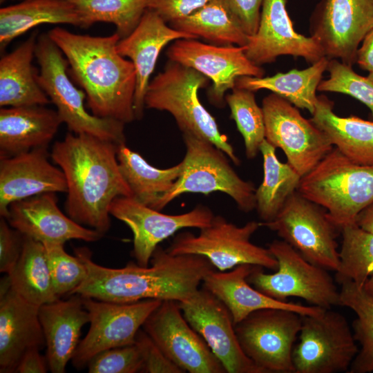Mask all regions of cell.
Listing matches in <instances>:
<instances>
[{"mask_svg": "<svg viewBox=\"0 0 373 373\" xmlns=\"http://www.w3.org/2000/svg\"><path fill=\"white\" fill-rule=\"evenodd\" d=\"M49 370L46 356L37 348L27 350L21 356L15 373H46Z\"/></svg>", "mask_w": 373, "mask_h": 373, "instance_id": "47", "label": "cell"}, {"mask_svg": "<svg viewBox=\"0 0 373 373\" xmlns=\"http://www.w3.org/2000/svg\"><path fill=\"white\" fill-rule=\"evenodd\" d=\"M262 108L265 140L283 151L287 163L301 177L334 149L325 133L283 97L270 93L263 98Z\"/></svg>", "mask_w": 373, "mask_h": 373, "instance_id": "13", "label": "cell"}, {"mask_svg": "<svg viewBox=\"0 0 373 373\" xmlns=\"http://www.w3.org/2000/svg\"><path fill=\"white\" fill-rule=\"evenodd\" d=\"M48 35L66 58L70 73L86 95L92 114L124 124L135 119L136 73L131 61L122 57L117 33L90 36L57 26Z\"/></svg>", "mask_w": 373, "mask_h": 373, "instance_id": "3", "label": "cell"}, {"mask_svg": "<svg viewBox=\"0 0 373 373\" xmlns=\"http://www.w3.org/2000/svg\"><path fill=\"white\" fill-rule=\"evenodd\" d=\"M207 84V77L198 71L170 61L164 70L150 81L145 106L169 112L183 133L211 142L233 164L239 165L240 161L233 146L199 99L198 90Z\"/></svg>", "mask_w": 373, "mask_h": 373, "instance_id": "5", "label": "cell"}, {"mask_svg": "<svg viewBox=\"0 0 373 373\" xmlns=\"http://www.w3.org/2000/svg\"><path fill=\"white\" fill-rule=\"evenodd\" d=\"M340 285L341 305L349 307L356 314L352 323L353 334L361 346L347 372H373V297L363 286L351 280Z\"/></svg>", "mask_w": 373, "mask_h": 373, "instance_id": "36", "label": "cell"}, {"mask_svg": "<svg viewBox=\"0 0 373 373\" xmlns=\"http://www.w3.org/2000/svg\"><path fill=\"white\" fill-rule=\"evenodd\" d=\"M170 24L178 30L218 46H246L249 39L220 0H212L190 15Z\"/></svg>", "mask_w": 373, "mask_h": 373, "instance_id": "35", "label": "cell"}, {"mask_svg": "<svg viewBox=\"0 0 373 373\" xmlns=\"http://www.w3.org/2000/svg\"><path fill=\"white\" fill-rule=\"evenodd\" d=\"M74 251L86 266L88 275L71 295L110 302L146 299L180 302L192 296L206 274L214 269L202 256L173 255L159 245L147 267L131 261L122 268L106 267L93 262L87 248Z\"/></svg>", "mask_w": 373, "mask_h": 373, "instance_id": "1", "label": "cell"}, {"mask_svg": "<svg viewBox=\"0 0 373 373\" xmlns=\"http://www.w3.org/2000/svg\"><path fill=\"white\" fill-rule=\"evenodd\" d=\"M260 227L256 221L237 226L222 216L214 215L210 224L200 229L198 235L179 233L166 250L173 255L202 256L221 271L243 264L276 271L278 262L269 249L251 242V237Z\"/></svg>", "mask_w": 373, "mask_h": 373, "instance_id": "9", "label": "cell"}, {"mask_svg": "<svg viewBox=\"0 0 373 373\" xmlns=\"http://www.w3.org/2000/svg\"><path fill=\"white\" fill-rule=\"evenodd\" d=\"M328 62L329 59L323 57L303 70L293 69L269 77H240L236 82V87L253 92L269 90L298 108L307 110L312 114L318 101L316 90Z\"/></svg>", "mask_w": 373, "mask_h": 373, "instance_id": "31", "label": "cell"}, {"mask_svg": "<svg viewBox=\"0 0 373 373\" xmlns=\"http://www.w3.org/2000/svg\"><path fill=\"white\" fill-rule=\"evenodd\" d=\"M309 28L325 57L352 66L360 44L373 29V0H321Z\"/></svg>", "mask_w": 373, "mask_h": 373, "instance_id": "15", "label": "cell"}, {"mask_svg": "<svg viewBox=\"0 0 373 373\" xmlns=\"http://www.w3.org/2000/svg\"><path fill=\"white\" fill-rule=\"evenodd\" d=\"M186 153L182 171L171 189L159 200L161 211L179 195L192 193L208 195L222 192L230 196L245 213L256 209V187L242 180L230 165L227 156L211 142L183 133Z\"/></svg>", "mask_w": 373, "mask_h": 373, "instance_id": "7", "label": "cell"}, {"mask_svg": "<svg viewBox=\"0 0 373 373\" xmlns=\"http://www.w3.org/2000/svg\"><path fill=\"white\" fill-rule=\"evenodd\" d=\"M263 179L256 190V209L261 222L273 220L299 186L301 176L287 162H281L276 148L266 140L260 145Z\"/></svg>", "mask_w": 373, "mask_h": 373, "instance_id": "34", "label": "cell"}, {"mask_svg": "<svg viewBox=\"0 0 373 373\" xmlns=\"http://www.w3.org/2000/svg\"><path fill=\"white\" fill-rule=\"evenodd\" d=\"M302 316L280 308L251 312L235 324L241 348L264 373H295L292 352Z\"/></svg>", "mask_w": 373, "mask_h": 373, "instance_id": "12", "label": "cell"}, {"mask_svg": "<svg viewBox=\"0 0 373 373\" xmlns=\"http://www.w3.org/2000/svg\"><path fill=\"white\" fill-rule=\"evenodd\" d=\"M89 373H137L141 372L142 358L134 343L104 350L88 363Z\"/></svg>", "mask_w": 373, "mask_h": 373, "instance_id": "42", "label": "cell"}, {"mask_svg": "<svg viewBox=\"0 0 373 373\" xmlns=\"http://www.w3.org/2000/svg\"><path fill=\"white\" fill-rule=\"evenodd\" d=\"M333 107V102L326 97L318 96L311 121L350 161L373 166V122L356 116L340 117Z\"/></svg>", "mask_w": 373, "mask_h": 373, "instance_id": "29", "label": "cell"}, {"mask_svg": "<svg viewBox=\"0 0 373 373\" xmlns=\"http://www.w3.org/2000/svg\"><path fill=\"white\" fill-rule=\"evenodd\" d=\"M327 70L329 78L321 81L317 90L343 93L356 99L370 109L373 118V82L336 59H329Z\"/></svg>", "mask_w": 373, "mask_h": 373, "instance_id": "41", "label": "cell"}, {"mask_svg": "<svg viewBox=\"0 0 373 373\" xmlns=\"http://www.w3.org/2000/svg\"><path fill=\"white\" fill-rule=\"evenodd\" d=\"M253 266L243 264L224 271L213 269L206 274L202 281V287L228 308L234 324L251 312L265 308L285 309L302 316H316L325 310L317 306L280 301L260 292L247 280Z\"/></svg>", "mask_w": 373, "mask_h": 373, "instance_id": "25", "label": "cell"}, {"mask_svg": "<svg viewBox=\"0 0 373 373\" xmlns=\"http://www.w3.org/2000/svg\"><path fill=\"white\" fill-rule=\"evenodd\" d=\"M25 236L12 228L5 218L0 220V271L8 274L19 260Z\"/></svg>", "mask_w": 373, "mask_h": 373, "instance_id": "44", "label": "cell"}, {"mask_svg": "<svg viewBox=\"0 0 373 373\" xmlns=\"http://www.w3.org/2000/svg\"><path fill=\"white\" fill-rule=\"evenodd\" d=\"M35 56L39 66L37 80L70 132L93 135L118 145L126 142L124 123L86 111V93L69 78L68 61L48 33L38 36Z\"/></svg>", "mask_w": 373, "mask_h": 373, "instance_id": "6", "label": "cell"}, {"mask_svg": "<svg viewBox=\"0 0 373 373\" xmlns=\"http://www.w3.org/2000/svg\"><path fill=\"white\" fill-rule=\"evenodd\" d=\"M179 39L197 38L168 26L157 12L148 8L135 29L118 41V52L129 58L135 70V119L143 116L145 95L160 52L169 42Z\"/></svg>", "mask_w": 373, "mask_h": 373, "instance_id": "24", "label": "cell"}, {"mask_svg": "<svg viewBox=\"0 0 373 373\" xmlns=\"http://www.w3.org/2000/svg\"><path fill=\"white\" fill-rule=\"evenodd\" d=\"M82 297L89 314L90 326L71 360L77 370L84 368L94 356L104 350L134 344L137 332L162 302L146 299L117 303Z\"/></svg>", "mask_w": 373, "mask_h": 373, "instance_id": "14", "label": "cell"}, {"mask_svg": "<svg viewBox=\"0 0 373 373\" xmlns=\"http://www.w3.org/2000/svg\"><path fill=\"white\" fill-rule=\"evenodd\" d=\"M47 148L0 158L1 217L7 216L14 202L45 193L67 192L64 173L50 163Z\"/></svg>", "mask_w": 373, "mask_h": 373, "instance_id": "21", "label": "cell"}, {"mask_svg": "<svg viewBox=\"0 0 373 373\" xmlns=\"http://www.w3.org/2000/svg\"><path fill=\"white\" fill-rule=\"evenodd\" d=\"M246 46L207 44L195 39H179L170 46L166 55L170 61L191 68L212 82L211 99L223 104L226 91L236 87L238 78L262 77L265 70L245 54Z\"/></svg>", "mask_w": 373, "mask_h": 373, "instance_id": "19", "label": "cell"}, {"mask_svg": "<svg viewBox=\"0 0 373 373\" xmlns=\"http://www.w3.org/2000/svg\"><path fill=\"white\" fill-rule=\"evenodd\" d=\"M212 0H150L149 9L166 23L184 18Z\"/></svg>", "mask_w": 373, "mask_h": 373, "instance_id": "46", "label": "cell"}, {"mask_svg": "<svg viewBox=\"0 0 373 373\" xmlns=\"http://www.w3.org/2000/svg\"><path fill=\"white\" fill-rule=\"evenodd\" d=\"M44 347L39 307L20 297L4 276L0 283V372L15 373L27 350Z\"/></svg>", "mask_w": 373, "mask_h": 373, "instance_id": "23", "label": "cell"}, {"mask_svg": "<svg viewBox=\"0 0 373 373\" xmlns=\"http://www.w3.org/2000/svg\"><path fill=\"white\" fill-rule=\"evenodd\" d=\"M142 329L184 372L227 373L202 337L186 320L178 301L163 300Z\"/></svg>", "mask_w": 373, "mask_h": 373, "instance_id": "16", "label": "cell"}, {"mask_svg": "<svg viewBox=\"0 0 373 373\" xmlns=\"http://www.w3.org/2000/svg\"><path fill=\"white\" fill-rule=\"evenodd\" d=\"M287 0H263L256 33L249 37L247 57L256 65L274 62L278 57H300L312 64L325 57L317 41L298 33L286 9Z\"/></svg>", "mask_w": 373, "mask_h": 373, "instance_id": "20", "label": "cell"}, {"mask_svg": "<svg viewBox=\"0 0 373 373\" xmlns=\"http://www.w3.org/2000/svg\"><path fill=\"white\" fill-rule=\"evenodd\" d=\"M77 10L82 27L96 22H107L116 26L121 39L128 36L148 9L150 0H67Z\"/></svg>", "mask_w": 373, "mask_h": 373, "instance_id": "37", "label": "cell"}, {"mask_svg": "<svg viewBox=\"0 0 373 373\" xmlns=\"http://www.w3.org/2000/svg\"><path fill=\"white\" fill-rule=\"evenodd\" d=\"M8 276L12 289L23 300L39 307L57 299L44 245L26 236L21 254Z\"/></svg>", "mask_w": 373, "mask_h": 373, "instance_id": "32", "label": "cell"}, {"mask_svg": "<svg viewBox=\"0 0 373 373\" xmlns=\"http://www.w3.org/2000/svg\"><path fill=\"white\" fill-rule=\"evenodd\" d=\"M37 34L34 32L0 60V106H45L50 100L37 80L32 66Z\"/></svg>", "mask_w": 373, "mask_h": 373, "instance_id": "28", "label": "cell"}, {"mask_svg": "<svg viewBox=\"0 0 373 373\" xmlns=\"http://www.w3.org/2000/svg\"><path fill=\"white\" fill-rule=\"evenodd\" d=\"M356 64L368 73L373 70V29L365 36L358 50Z\"/></svg>", "mask_w": 373, "mask_h": 373, "instance_id": "48", "label": "cell"}, {"mask_svg": "<svg viewBox=\"0 0 373 373\" xmlns=\"http://www.w3.org/2000/svg\"><path fill=\"white\" fill-rule=\"evenodd\" d=\"M178 303L186 320L202 337L227 373H264L243 352L233 317L216 296L202 287Z\"/></svg>", "mask_w": 373, "mask_h": 373, "instance_id": "18", "label": "cell"}, {"mask_svg": "<svg viewBox=\"0 0 373 373\" xmlns=\"http://www.w3.org/2000/svg\"><path fill=\"white\" fill-rule=\"evenodd\" d=\"M355 222L363 230L373 233V202L358 214Z\"/></svg>", "mask_w": 373, "mask_h": 373, "instance_id": "49", "label": "cell"}, {"mask_svg": "<svg viewBox=\"0 0 373 373\" xmlns=\"http://www.w3.org/2000/svg\"><path fill=\"white\" fill-rule=\"evenodd\" d=\"M39 321L46 341L49 370L64 373L80 342L82 329L89 323V314L79 294L60 298L39 307Z\"/></svg>", "mask_w": 373, "mask_h": 373, "instance_id": "26", "label": "cell"}, {"mask_svg": "<svg viewBox=\"0 0 373 373\" xmlns=\"http://www.w3.org/2000/svg\"><path fill=\"white\" fill-rule=\"evenodd\" d=\"M118 144L88 134L68 132L56 142L50 157L64 173L67 215L76 222L106 233L109 209L119 196L132 197L120 171Z\"/></svg>", "mask_w": 373, "mask_h": 373, "instance_id": "2", "label": "cell"}, {"mask_svg": "<svg viewBox=\"0 0 373 373\" xmlns=\"http://www.w3.org/2000/svg\"><path fill=\"white\" fill-rule=\"evenodd\" d=\"M1 1H3V0H1Z\"/></svg>", "mask_w": 373, "mask_h": 373, "instance_id": "52", "label": "cell"}, {"mask_svg": "<svg viewBox=\"0 0 373 373\" xmlns=\"http://www.w3.org/2000/svg\"><path fill=\"white\" fill-rule=\"evenodd\" d=\"M225 101L243 137L246 156L254 159L265 140L262 108L258 106L253 91L238 87L225 97Z\"/></svg>", "mask_w": 373, "mask_h": 373, "instance_id": "39", "label": "cell"}, {"mask_svg": "<svg viewBox=\"0 0 373 373\" xmlns=\"http://www.w3.org/2000/svg\"><path fill=\"white\" fill-rule=\"evenodd\" d=\"M5 218L12 228L42 243L64 244L73 239L95 242L104 236L64 214L57 206L55 193L12 202Z\"/></svg>", "mask_w": 373, "mask_h": 373, "instance_id": "22", "label": "cell"}, {"mask_svg": "<svg viewBox=\"0 0 373 373\" xmlns=\"http://www.w3.org/2000/svg\"><path fill=\"white\" fill-rule=\"evenodd\" d=\"M109 212L131 230L133 256L136 262L143 267L150 265L153 253L161 242L184 228H204L214 216L208 207L202 204L184 213L165 214L128 196L116 198Z\"/></svg>", "mask_w": 373, "mask_h": 373, "instance_id": "17", "label": "cell"}, {"mask_svg": "<svg viewBox=\"0 0 373 373\" xmlns=\"http://www.w3.org/2000/svg\"><path fill=\"white\" fill-rule=\"evenodd\" d=\"M135 344L139 348L142 358L141 372L184 373L157 345L149 335L140 329L135 336Z\"/></svg>", "mask_w": 373, "mask_h": 373, "instance_id": "43", "label": "cell"}, {"mask_svg": "<svg viewBox=\"0 0 373 373\" xmlns=\"http://www.w3.org/2000/svg\"><path fill=\"white\" fill-rule=\"evenodd\" d=\"M62 121L57 111L35 105L0 109V158L48 147Z\"/></svg>", "mask_w": 373, "mask_h": 373, "instance_id": "27", "label": "cell"}, {"mask_svg": "<svg viewBox=\"0 0 373 373\" xmlns=\"http://www.w3.org/2000/svg\"><path fill=\"white\" fill-rule=\"evenodd\" d=\"M363 287L365 290L373 297V276H370L365 283Z\"/></svg>", "mask_w": 373, "mask_h": 373, "instance_id": "50", "label": "cell"}, {"mask_svg": "<svg viewBox=\"0 0 373 373\" xmlns=\"http://www.w3.org/2000/svg\"><path fill=\"white\" fill-rule=\"evenodd\" d=\"M249 37L258 28L263 0H220Z\"/></svg>", "mask_w": 373, "mask_h": 373, "instance_id": "45", "label": "cell"}, {"mask_svg": "<svg viewBox=\"0 0 373 373\" xmlns=\"http://www.w3.org/2000/svg\"><path fill=\"white\" fill-rule=\"evenodd\" d=\"M340 231L343 239L336 280L339 284L351 280L363 287L373 276V233L363 230L356 222L343 226Z\"/></svg>", "mask_w": 373, "mask_h": 373, "instance_id": "38", "label": "cell"}, {"mask_svg": "<svg viewBox=\"0 0 373 373\" xmlns=\"http://www.w3.org/2000/svg\"><path fill=\"white\" fill-rule=\"evenodd\" d=\"M117 160L122 174L132 197L139 202L155 209L159 200L171 189L182 171V163L167 169L151 165L126 143L117 148Z\"/></svg>", "mask_w": 373, "mask_h": 373, "instance_id": "33", "label": "cell"}, {"mask_svg": "<svg viewBox=\"0 0 373 373\" xmlns=\"http://www.w3.org/2000/svg\"><path fill=\"white\" fill-rule=\"evenodd\" d=\"M297 191L323 207L341 229L373 202V166L355 164L333 149L301 178Z\"/></svg>", "mask_w": 373, "mask_h": 373, "instance_id": "4", "label": "cell"}, {"mask_svg": "<svg viewBox=\"0 0 373 373\" xmlns=\"http://www.w3.org/2000/svg\"><path fill=\"white\" fill-rule=\"evenodd\" d=\"M298 337L292 352L295 373L348 372L358 352L347 319L332 308L303 316Z\"/></svg>", "mask_w": 373, "mask_h": 373, "instance_id": "11", "label": "cell"}, {"mask_svg": "<svg viewBox=\"0 0 373 373\" xmlns=\"http://www.w3.org/2000/svg\"><path fill=\"white\" fill-rule=\"evenodd\" d=\"M367 77L373 82V70L368 73V75Z\"/></svg>", "mask_w": 373, "mask_h": 373, "instance_id": "51", "label": "cell"}, {"mask_svg": "<svg viewBox=\"0 0 373 373\" xmlns=\"http://www.w3.org/2000/svg\"><path fill=\"white\" fill-rule=\"evenodd\" d=\"M42 24H70L82 27L75 6L67 0H25L0 9V49Z\"/></svg>", "mask_w": 373, "mask_h": 373, "instance_id": "30", "label": "cell"}, {"mask_svg": "<svg viewBox=\"0 0 373 373\" xmlns=\"http://www.w3.org/2000/svg\"><path fill=\"white\" fill-rule=\"evenodd\" d=\"M43 244L56 296L60 298L66 294L71 295L86 280L88 275L86 266L76 255L68 254L64 249V244Z\"/></svg>", "mask_w": 373, "mask_h": 373, "instance_id": "40", "label": "cell"}, {"mask_svg": "<svg viewBox=\"0 0 373 373\" xmlns=\"http://www.w3.org/2000/svg\"><path fill=\"white\" fill-rule=\"evenodd\" d=\"M268 249L278 268L267 274L263 267L253 266L247 280L254 287L280 301L292 296L323 309L341 305L340 291L328 270L311 263L283 240H273Z\"/></svg>", "mask_w": 373, "mask_h": 373, "instance_id": "8", "label": "cell"}, {"mask_svg": "<svg viewBox=\"0 0 373 373\" xmlns=\"http://www.w3.org/2000/svg\"><path fill=\"white\" fill-rule=\"evenodd\" d=\"M275 231L311 263L336 271L340 260L336 240L340 230L327 218L326 211L298 191L287 200L271 221L260 222Z\"/></svg>", "mask_w": 373, "mask_h": 373, "instance_id": "10", "label": "cell"}]
</instances>
